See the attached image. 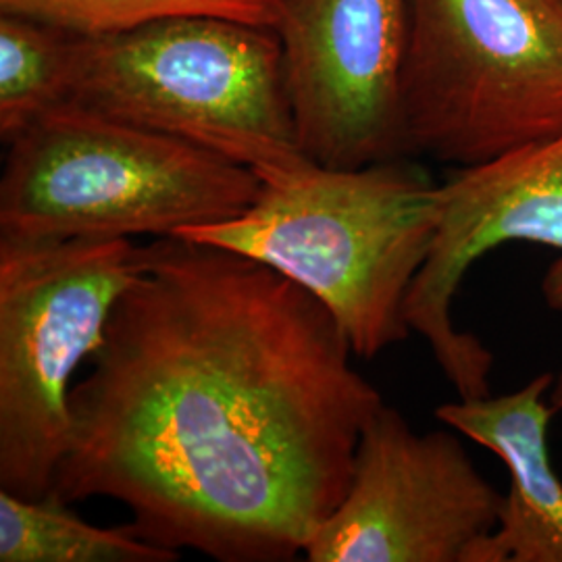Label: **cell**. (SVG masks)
I'll use <instances>...</instances> for the list:
<instances>
[{
    "mask_svg": "<svg viewBox=\"0 0 562 562\" xmlns=\"http://www.w3.org/2000/svg\"><path fill=\"white\" fill-rule=\"evenodd\" d=\"M440 211V183L406 157L359 169L311 165L262 183L238 217L176 238L280 271L329 311L355 357L371 361L411 336L404 302L429 257Z\"/></svg>",
    "mask_w": 562,
    "mask_h": 562,
    "instance_id": "2",
    "label": "cell"
},
{
    "mask_svg": "<svg viewBox=\"0 0 562 562\" xmlns=\"http://www.w3.org/2000/svg\"><path fill=\"white\" fill-rule=\"evenodd\" d=\"M2 13L44 21L97 38L169 18H223L276 30L283 0H0Z\"/></svg>",
    "mask_w": 562,
    "mask_h": 562,
    "instance_id": "13",
    "label": "cell"
},
{
    "mask_svg": "<svg viewBox=\"0 0 562 562\" xmlns=\"http://www.w3.org/2000/svg\"><path fill=\"white\" fill-rule=\"evenodd\" d=\"M554 373H540L517 392L448 402L436 417L508 469L498 527L475 546L469 562H562V482L557 475L548 425Z\"/></svg>",
    "mask_w": 562,
    "mask_h": 562,
    "instance_id": "10",
    "label": "cell"
},
{
    "mask_svg": "<svg viewBox=\"0 0 562 562\" xmlns=\"http://www.w3.org/2000/svg\"><path fill=\"white\" fill-rule=\"evenodd\" d=\"M67 102L196 144L262 183L315 165L302 153L271 27L190 15L78 36Z\"/></svg>",
    "mask_w": 562,
    "mask_h": 562,
    "instance_id": "4",
    "label": "cell"
},
{
    "mask_svg": "<svg viewBox=\"0 0 562 562\" xmlns=\"http://www.w3.org/2000/svg\"><path fill=\"white\" fill-rule=\"evenodd\" d=\"M559 2H562V0H559Z\"/></svg>",
    "mask_w": 562,
    "mask_h": 562,
    "instance_id": "15",
    "label": "cell"
},
{
    "mask_svg": "<svg viewBox=\"0 0 562 562\" xmlns=\"http://www.w3.org/2000/svg\"><path fill=\"white\" fill-rule=\"evenodd\" d=\"M550 406L554 413L562 411V369L554 375V383L550 390Z\"/></svg>",
    "mask_w": 562,
    "mask_h": 562,
    "instance_id": "14",
    "label": "cell"
},
{
    "mask_svg": "<svg viewBox=\"0 0 562 562\" xmlns=\"http://www.w3.org/2000/svg\"><path fill=\"white\" fill-rule=\"evenodd\" d=\"M78 36L15 13L0 15V136L11 142L65 104Z\"/></svg>",
    "mask_w": 562,
    "mask_h": 562,
    "instance_id": "12",
    "label": "cell"
},
{
    "mask_svg": "<svg viewBox=\"0 0 562 562\" xmlns=\"http://www.w3.org/2000/svg\"><path fill=\"white\" fill-rule=\"evenodd\" d=\"M459 431L422 434L383 402L362 429L352 480L304 554L311 562H469L504 494Z\"/></svg>",
    "mask_w": 562,
    "mask_h": 562,
    "instance_id": "7",
    "label": "cell"
},
{
    "mask_svg": "<svg viewBox=\"0 0 562 562\" xmlns=\"http://www.w3.org/2000/svg\"><path fill=\"white\" fill-rule=\"evenodd\" d=\"M442 211L429 257L404 302V319L419 334L459 396L492 394L494 355L475 334L454 325L452 304L473 262L508 241L550 246L559 259L542 281L546 304L562 315V134L461 167L440 183Z\"/></svg>",
    "mask_w": 562,
    "mask_h": 562,
    "instance_id": "8",
    "label": "cell"
},
{
    "mask_svg": "<svg viewBox=\"0 0 562 562\" xmlns=\"http://www.w3.org/2000/svg\"><path fill=\"white\" fill-rule=\"evenodd\" d=\"M411 0H283L276 27L302 153L325 169L404 159ZM408 159V157H406Z\"/></svg>",
    "mask_w": 562,
    "mask_h": 562,
    "instance_id": "9",
    "label": "cell"
},
{
    "mask_svg": "<svg viewBox=\"0 0 562 562\" xmlns=\"http://www.w3.org/2000/svg\"><path fill=\"white\" fill-rule=\"evenodd\" d=\"M140 265L123 238H0V490L48 496L71 446V387Z\"/></svg>",
    "mask_w": 562,
    "mask_h": 562,
    "instance_id": "6",
    "label": "cell"
},
{
    "mask_svg": "<svg viewBox=\"0 0 562 562\" xmlns=\"http://www.w3.org/2000/svg\"><path fill=\"white\" fill-rule=\"evenodd\" d=\"M315 296L213 244L153 238L71 387L50 496L111 498L134 531L220 562L304 554L383 404Z\"/></svg>",
    "mask_w": 562,
    "mask_h": 562,
    "instance_id": "1",
    "label": "cell"
},
{
    "mask_svg": "<svg viewBox=\"0 0 562 562\" xmlns=\"http://www.w3.org/2000/svg\"><path fill=\"white\" fill-rule=\"evenodd\" d=\"M9 144L0 238H176L259 199L257 173L196 144L65 102Z\"/></svg>",
    "mask_w": 562,
    "mask_h": 562,
    "instance_id": "3",
    "label": "cell"
},
{
    "mask_svg": "<svg viewBox=\"0 0 562 562\" xmlns=\"http://www.w3.org/2000/svg\"><path fill=\"white\" fill-rule=\"evenodd\" d=\"M562 134V2L411 0L406 157L471 167Z\"/></svg>",
    "mask_w": 562,
    "mask_h": 562,
    "instance_id": "5",
    "label": "cell"
},
{
    "mask_svg": "<svg viewBox=\"0 0 562 562\" xmlns=\"http://www.w3.org/2000/svg\"><path fill=\"white\" fill-rule=\"evenodd\" d=\"M181 552L148 542L132 525L97 527L55 496L0 490V562H176Z\"/></svg>",
    "mask_w": 562,
    "mask_h": 562,
    "instance_id": "11",
    "label": "cell"
}]
</instances>
